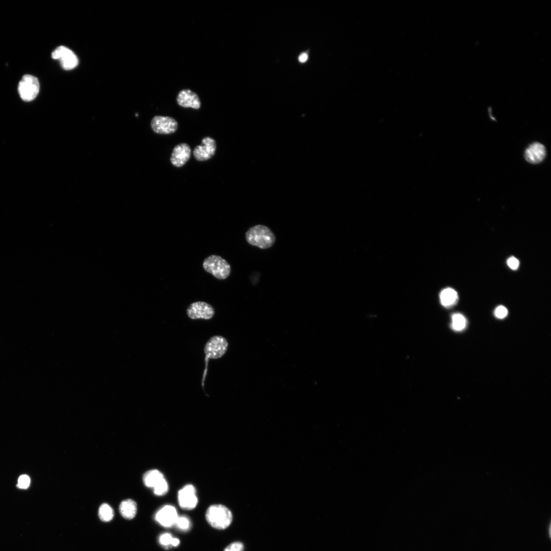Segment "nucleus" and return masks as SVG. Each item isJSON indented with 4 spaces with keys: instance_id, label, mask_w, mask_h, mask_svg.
Segmentation results:
<instances>
[{
    "instance_id": "f257e3e1",
    "label": "nucleus",
    "mask_w": 551,
    "mask_h": 551,
    "mask_svg": "<svg viewBox=\"0 0 551 551\" xmlns=\"http://www.w3.org/2000/svg\"><path fill=\"white\" fill-rule=\"evenodd\" d=\"M246 238L249 244L262 249L270 248L276 241L275 236L271 230L261 225L250 228L246 233Z\"/></svg>"
},
{
    "instance_id": "f03ea898",
    "label": "nucleus",
    "mask_w": 551,
    "mask_h": 551,
    "mask_svg": "<svg viewBox=\"0 0 551 551\" xmlns=\"http://www.w3.org/2000/svg\"><path fill=\"white\" fill-rule=\"evenodd\" d=\"M205 518L207 523L213 528L218 530H225L228 528L232 522L231 512L225 506L221 505H212L208 508Z\"/></svg>"
},
{
    "instance_id": "7ed1b4c3",
    "label": "nucleus",
    "mask_w": 551,
    "mask_h": 551,
    "mask_svg": "<svg viewBox=\"0 0 551 551\" xmlns=\"http://www.w3.org/2000/svg\"><path fill=\"white\" fill-rule=\"evenodd\" d=\"M204 269L219 280L227 279L231 273V267L224 259L217 255L207 257L203 263Z\"/></svg>"
},
{
    "instance_id": "20e7f679",
    "label": "nucleus",
    "mask_w": 551,
    "mask_h": 551,
    "mask_svg": "<svg viewBox=\"0 0 551 551\" xmlns=\"http://www.w3.org/2000/svg\"><path fill=\"white\" fill-rule=\"evenodd\" d=\"M39 91L38 79L30 75L23 76L18 85V92L21 99L25 102L33 101Z\"/></svg>"
},
{
    "instance_id": "39448f33",
    "label": "nucleus",
    "mask_w": 551,
    "mask_h": 551,
    "mask_svg": "<svg viewBox=\"0 0 551 551\" xmlns=\"http://www.w3.org/2000/svg\"><path fill=\"white\" fill-rule=\"evenodd\" d=\"M151 126L154 132L157 134H171L177 131L178 124L173 117L158 115L153 118Z\"/></svg>"
},
{
    "instance_id": "423d86ee",
    "label": "nucleus",
    "mask_w": 551,
    "mask_h": 551,
    "mask_svg": "<svg viewBox=\"0 0 551 551\" xmlns=\"http://www.w3.org/2000/svg\"><path fill=\"white\" fill-rule=\"evenodd\" d=\"M228 347L227 340L221 336L211 338L205 345L204 352L207 358L218 359L226 353Z\"/></svg>"
},
{
    "instance_id": "0eeeda50",
    "label": "nucleus",
    "mask_w": 551,
    "mask_h": 551,
    "mask_svg": "<svg viewBox=\"0 0 551 551\" xmlns=\"http://www.w3.org/2000/svg\"><path fill=\"white\" fill-rule=\"evenodd\" d=\"M178 500L179 505L182 509L186 511L195 509L198 503L195 487L191 485L184 487L178 492Z\"/></svg>"
},
{
    "instance_id": "6e6552de",
    "label": "nucleus",
    "mask_w": 551,
    "mask_h": 551,
    "mask_svg": "<svg viewBox=\"0 0 551 551\" xmlns=\"http://www.w3.org/2000/svg\"><path fill=\"white\" fill-rule=\"evenodd\" d=\"M188 316L191 319L210 320L215 314L214 308L210 304L204 302H194L187 309Z\"/></svg>"
},
{
    "instance_id": "1a4fd4ad",
    "label": "nucleus",
    "mask_w": 551,
    "mask_h": 551,
    "mask_svg": "<svg viewBox=\"0 0 551 551\" xmlns=\"http://www.w3.org/2000/svg\"><path fill=\"white\" fill-rule=\"evenodd\" d=\"M54 59L60 60L63 68L66 70L72 69L78 64V60L74 53L64 46L57 47L52 53Z\"/></svg>"
},
{
    "instance_id": "9d476101",
    "label": "nucleus",
    "mask_w": 551,
    "mask_h": 551,
    "mask_svg": "<svg viewBox=\"0 0 551 551\" xmlns=\"http://www.w3.org/2000/svg\"><path fill=\"white\" fill-rule=\"evenodd\" d=\"M216 149V141L212 138L208 136L202 139L201 145L195 147L193 154L197 160L204 161L212 158L215 154Z\"/></svg>"
},
{
    "instance_id": "9b49d317",
    "label": "nucleus",
    "mask_w": 551,
    "mask_h": 551,
    "mask_svg": "<svg viewBox=\"0 0 551 551\" xmlns=\"http://www.w3.org/2000/svg\"><path fill=\"white\" fill-rule=\"evenodd\" d=\"M176 101L180 106L184 108L199 109L201 106L198 95L189 89L180 90L177 95Z\"/></svg>"
},
{
    "instance_id": "f8f14e48",
    "label": "nucleus",
    "mask_w": 551,
    "mask_h": 551,
    "mask_svg": "<svg viewBox=\"0 0 551 551\" xmlns=\"http://www.w3.org/2000/svg\"><path fill=\"white\" fill-rule=\"evenodd\" d=\"M178 517L176 508L172 506L167 505L157 512L155 520L161 526L169 528L175 525Z\"/></svg>"
},
{
    "instance_id": "ddd939ff",
    "label": "nucleus",
    "mask_w": 551,
    "mask_h": 551,
    "mask_svg": "<svg viewBox=\"0 0 551 551\" xmlns=\"http://www.w3.org/2000/svg\"><path fill=\"white\" fill-rule=\"evenodd\" d=\"M191 156V149L186 143H181L173 149L171 157L172 164L177 167L183 166L189 160Z\"/></svg>"
},
{
    "instance_id": "4468645a",
    "label": "nucleus",
    "mask_w": 551,
    "mask_h": 551,
    "mask_svg": "<svg viewBox=\"0 0 551 551\" xmlns=\"http://www.w3.org/2000/svg\"><path fill=\"white\" fill-rule=\"evenodd\" d=\"M546 156V150L541 143L535 142L527 148L525 153L526 160L533 164L542 162Z\"/></svg>"
},
{
    "instance_id": "2eb2a0df",
    "label": "nucleus",
    "mask_w": 551,
    "mask_h": 551,
    "mask_svg": "<svg viewBox=\"0 0 551 551\" xmlns=\"http://www.w3.org/2000/svg\"><path fill=\"white\" fill-rule=\"evenodd\" d=\"M165 480L162 473L157 470L149 471L143 476V482L145 486L153 489Z\"/></svg>"
},
{
    "instance_id": "dca6fc26",
    "label": "nucleus",
    "mask_w": 551,
    "mask_h": 551,
    "mask_svg": "<svg viewBox=\"0 0 551 551\" xmlns=\"http://www.w3.org/2000/svg\"><path fill=\"white\" fill-rule=\"evenodd\" d=\"M119 511L122 516L126 519H133L137 513V505L135 502L131 499L123 501L119 506Z\"/></svg>"
},
{
    "instance_id": "f3484780",
    "label": "nucleus",
    "mask_w": 551,
    "mask_h": 551,
    "mask_svg": "<svg viewBox=\"0 0 551 551\" xmlns=\"http://www.w3.org/2000/svg\"><path fill=\"white\" fill-rule=\"evenodd\" d=\"M458 299V293L451 288L444 290L440 294L441 303L445 307H449L454 305L457 303Z\"/></svg>"
},
{
    "instance_id": "a211bd4d",
    "label": "nucleus",
    "mask_w": 551,
    "mask_h": 551,
    "mask_svg": "<svg viewBox=\"0 0 551 551\" xmlns=\"http://www.w3.org/2000/svg\"><path fill=\"white\" fill-rule=\"evenodd\" d=\"M467 320L465 317L460 314H456L452 317V327L455 330L460 331L466 327Z\"/></svg>"
},
{
    "instance_id": "6ab92c4d",
    "label": "nucleus",
    "mask_w": 551,
    "mask_h": 551,
    "mask_svg": "<svg viewBox=\"0 0 551 551\" xmlns=\"http://www.w3.org/2000/svg\"><path fill=\"white\" fill-rule=\"evenodd\" d=\"M99 515L103 522H109L114 517V512L112 508L107 504L102 505L99 509Z\"/></svg>"
},
{
    "instance_id": "aec40b11",
    "label": "nucleus",
    "mask_w": 551,
    "mask_h": 551,
    "mask_svg": "<svg viewBox=\"0 0 551 551\" xmlns=\"http://www.w3.org/2000/svg\"><path fill=\"white\" fill-rule=\"evenodd\" d=\"M175 525L178 529L182 531H187L191 527V522L185 516L178 517Z\"/></svg>"
},
{
    "instance_id": "412c9836",
    "label": "nucleus",
    "mask_w": 551,
    "mask_h": 551,
    "mask_svg": "<svg viewBox=\"0 0 551 551\" xmlns=\"http://www.w3.org/2000/svg\"><path fill=\"white\" fill-rule=\"evenodd\" d=\"M169 491V486L166 480L153 489L154 493L158 496L165 495Z\"/></svg>"
},
{
    "instance_id": "4be33fe9",
    "label": "nucleus",
    "mask_w": 551,
    "mask_h": 551,
    "mask_svg": "<svg viewBox=\"0 0 551 551\" xmlns=\"http://www.w3.org/2000/svg\"><path fill=\"white\" fill-rule=\"evenodd\" d=\"M173 537L169 533L162 534L159 537V543L163 546H169L172 545Z\"/></svg>"
},
{
    "instance_id": "5701e85b",
    "label": "nucleus",
    "mask_w": 551,
    "mask_h": 551,
    "mask_svg": "<svg viewBox=\"0 0 551 551\" xmlns=\"http://www.w3.org/2000/svg\"><path fill=\"white\" fill-rule=\"evenodd\" d=\"M30 483L29 477L27 475H22L18 479L17 487L20 489H26L29 487Z\"/></svg>"
},
{
    "instance_id": "b1692460",
    "label": "nucleus",
    "mask_w": 551,
    "mask_h": 551,
    "mask_svg": "<svg viewBox=\"0 0 551 551\" xmlns=\"http://www.w3.org/2000/svg\"><path fill=\"white\" fill-rule=\"evenodd\" d=\"M244 546L241 542H236L230 544L224 551H244Z\"/></svg>"
},
{
    "instance_id": "393cba45",
    "label": "nucleus",
    "mask_w": 551,
    "mask_h": 551,
    "mask_svg": "<svg viewBox=\"0 0 551 551\" xmlns=\"http://www.w3.org/2000/svg\"><path fill=\"white\" fill-rule=\"evenodd\" d=\"M508 315V310L507 308L503 306H499L495 309V316L500 319L505 318Z\"/></svg>"
},
{
    "instance_id": "a878e982",
    "label": "nucleus",
    "mask_w": 551,
    "mask_h": 551,
    "mask_svg": "<svg viewBox=\"0 0 551 551\" xmlns=\"http://www.w3.org/2000/svg\"><path fill=\"white\" fill-rule=\"evenodd\" d=\"M507 262L509 267L513 270H517L520 265L519 260L515 257H510Z\"/></svg>"
},
{
    "instance_id": "bb28decb",
    "label": "nucleus",
    "mask_w": 551,
    "mask_h": 551,
    "mask_svg": "<svg viewBox=\"0 0 551 551\" xmlns=\"http://www.w3.org/2000/svg\"><path fill=\"white\" fill-rule=\"evenodd\" d=\"M308 59V55L306 53L302 54L299 57V60L301 62H305Z\"/></svg>"
},
{
    "instance_id": "cd10ccee",
    "label": "nucleus",
    "mask_w": 551,
    "mask_h": 551,
    "mask_svg": "<svg viewBox=\"0 0 551 551\" xmlns=\"http://www.w3.org/2000/svg\"><path fill=\"white\" fill-rule=\"evenodd\" d=\"M180 544V541L177 538H173L172 546L173 547H177Z\"/></svg>"
}]
</instances>
